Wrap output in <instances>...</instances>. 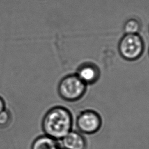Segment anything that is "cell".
Returning <instances> with one entry per match:
<instances>
[{
    "instance_id": "1",
    "label": "cell",
    "mask_w": 149,
    "mask_h": 149,
    "mask_svg": "<svg viewBox=\"0 0 149 149\" xmlns=\"http://www.w3.org/2000/svg\"><path fill=\"white\" fill-rule=\"evenodd\" d=\"M73 124L70 111L63 106L56 105L45 113L41 126L44 134L60 140L72 130Z\"/></svg>"
},
{
    "instance_id": "2",
    "label": "cell",
    "mask_w": 149,
    "mask_h": 149,
    "mask_svg": "<svg viewBox=\"0 0 149 149\" xmlns=\"http://www.w3.org/2000/svg\"><path fill=\"white\" fill-rule=\"evenodd\" d=\"M87 85L82 81L76 73H70L63 76L58 84L59 97L68 102H75L85 95Z\"/></svg>"
},
{
    "instance_id": "3",
    "label": "cell",
    "mask_w": 149,
    "mask_h": 149,
    "mask_svg": "<svg viewBox=\"0 0 149 149\" xmlns=\"http://www.w3.org/2000/svg\"><path fill=\"white\" fill-rule=\"evenodd\" d=\"M145 48L144 40L139 34H124L118 45L120 56L127 61H134L143 55Z\"/></svg>"
},
{
    "instance_id": "4",
    "label": "cell",
    "mask_w": 149,
    "mask_h": 149,
    "mask_svg": "<svg viewBox=\"0 0 149 149\" xmlns=\"http://www.w3.org/2000/svg\"><path fill=\"white\" fill-rule=\"evenodd\" d=\"M102 116L95 110L81 111L76 119L77 130L82 134H90L97 132L102 125Z\"/></svg>"
},
{
    "instance_id": "5",
    "label": "cell",
    "mask_w": 149,
    "mask_h": 149,
    "mask_svg": "<svg viewBox=\"0 0 149 149\" xmlns=\"http://www.w3.org/2000/svg\"><path fill=\"white\" fill-rule=\"evenodd\" d=\"M76 75L86 85H91L99 80L101 72L99 67L91 62H85L81 63L77 68Z\"/></svg>"
},
{
    "instance_id": "6",
    "label": "cell",
    "mask_w": 149,
    "mask_h": 149,
    "mask_svg": "<svg viewBox=\"0 0 149 149\" xmlns=\"http://www.w3.org/2000/svg\"><path fill=\"white\" fill-rule=\"evenodd\" d=\"M63 149H86V140L80 132L76 130L70 131L65 137L59 140Z\"/></svg>"
},
{
    "instance_id": "7",
    "label": "cell",
    "mask_w": 149,
    "mask_h": 149,
    "mask_svg": "<svg viewBox=\"0 0 149 149\" xmlns=\"http://www.w3.org/2000/svg\"><path fill=\"white\" fill-rule=\"evenodd\" d=\"M31 149H62V147L59 140L44 134L34 140Z\"/></svg>"
},
{
    "instance_id": "8",
    "label": "cell",
    "mask_w": 149,
    "mask_h": 149,
    "mask_svg": "<svg viewBox=\"0 0 149 149\" xmlns=\"http://www.w3.org/2000/svg\"><path fill=\"white\" fill-rule=\"evenodd\" d=\"M141 25L139 19L135 17L128 19L124 23L123 30L125 34H139Z\"/></svg>"
},
{
    "instance_id": "9",
    "label": "cell",
    "mask_w": 149,
    "mask_h": 149,
    "mask_svg": "<svg viewBox=\"0 0 149 149\" xmlns=\"http://www.w3.org/2000/svg\"><path fill=\"white\" fill-rule=\"evenodd\" d=\"M12 113L7 109H5L0 112V128H4L10 123L12 121Z\"/></svg>"
},
{
    "instance_id": "10",
    "label": "cell",
    "mask_w": 149,
    "mask_h": 149,
    "mask_svg": "<svg viewBox=\"0 0 149 149\" xmlns=\"http://www.w3.org/2000/svg\"><path fill=\"white\" fill-rule=\"evenodd\" d=\"M6 108V104L3 98L0 96V112Z\"/></svg>"
},
{
    "instance_id": "11",
    "label": "cell",
    "mask_w": 149,
    "mask_h": 149,
    "mask_svg": "<svg viewBox=\"0 0 149 149\" xmlns=\"http://www.w3.org/2000/svg\"><path fill=\"white\" fill-rule=\"evenodd\" d=\"M148 54H149V50H148Z\"/></svg>"
},
{
    "instance_id": "12",
    "label": "cell",
    "mask_w": 149,
    "mask_h": 149,
    "mask_svg": "<svg viewBox=\"0 0 149 149\" xmlns=\"http://www.w3.org/2000/svg\"><path fill=\"white\" fill-rule=\"evenodd\" d=\"M62 149H63V148H62Z\"/></svg>"
},
{
    "instance_id": "13",
    "label": "cell",
    "mask_w": 149,
    "mask_h": 149,
    "mask_svg": "<svg viewBox=\"0 0 149 149\" xmlns=\"http://www.w3.org/2000/svg\"><path fill=\"white\" fill-rule=\"evenodd\" d=\"M148 30H149V29H148Z\"/></svg>"
}]
</instances>
